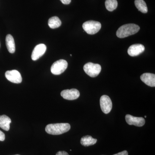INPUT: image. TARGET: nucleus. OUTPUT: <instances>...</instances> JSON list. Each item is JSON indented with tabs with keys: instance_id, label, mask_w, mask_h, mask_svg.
<instances>
[{
	"instance_id": "f257e3e1",
	"label": "nucleus",
	"mask_w": 155,
	"mask_h": 155,
	"mask_svg": "<svg viewBox=\"0 0 155 155\" xmlns=\"http://www.w3.org/2000/svg\"><path fill=\"white\" fill-rule=\"evenodd\" d=\"M71 126L69 123H56L47 125L45 130L47 133L52 135H60L68 132Z\"/></svg>"
},
{
	"instance_id": "f03ea898",
	"label": "nucleus",
	"mask_w": 155,
	"mask_h": 155,
	"mask_svg": "<svg viewBox=\"0 0 155 155\" xmlns=\"http://www.w3.org/2000/svg\"><path fill=\"white\" fill-rule=\"evenodd\" d=\"M140 28L135 24H125L119 27L116 32V35L119 38H124L137 33Z\"/></svg>"
},
{
	"instance_id": "7ed1b4c3",
	"label": "nucleus",
	"mask_w": 155,
	"mask_h": 155,
	"mask_svg": "<svg viewBox=\"0 0 155 155\" xmlns=\"http://www.w3.org/2000/svg\"><path fill=\"white\" fill-rule=\"evenodd\" d=\"M84 30L89 35H94L97 33L101 27V25L97 21L90 20L83 23L82 25Z\"/></svg>"
},
{
	"instance_id": "20e7f679",
	"label": "nucleus",
	"mask_w": 155,
	"mask_h": 155,
	"mask_svg": "<svg viewBox=\"0 0 155 155\" xmlns=\"http://www.w3.org/2000/svg\"><path fill=\"white\" fill-rule=\"evenodd\" d=\"M84 70L85 73L90 77H97L100 74L101 70V67L98 64L88 63L84 66Z\"/></svg>"
},
{
	"instance_id": "39448f33",
	"label": "nucleus",
	"mask_w": 155,
	"mask_h": 155,
	"mask_svg": "<svg viewBox=\"0 0 155 155\" xmlns=\"http://www.w3.org/2000/svg\"><path fill=\"white\" fill-rule=\"evenodd\" d=\"M68 67V63L65 60H58L56 61L51 67V72L54 75H59L62 74L66 70Z\"/></svg>"
},
{
	"instance_id": "423d86ee",
	"label": "nucleus",
	"mask_w": 155,
	"mask_h": 155,
	"mask_svg": "<svg viewBox=\"0 0 155 155\" xmlns=\"http://www.w3.org/2000/svg\"><path fill=\"white\" fill-rule=\"evenodd\" d=\"M100 105L102 111L104 114H108L110 113L113 107L112 101L110 97L106 95L101 97L100 99Z\"/></svg>"
},
{
	"instance_id": "0eeeda50",
	"label": "nucleus",
	"mask_w": 155,
	"mask_h": 155,
	"mask_svg": "<svg viewBox=\"0 0 155 155\" xmlns=\"http://www.w3.org/2000/svg\"><path fill=\"white\" fill-rule=\"evenodd\" d=\"M5 75L7 79L12 83H20L22 81V76L17 70L7 71Z\"/></svg>"
},
{
	"instance_id": "6e6552de",
	"label": "nucleus",
	"mask_w": 155,
	"mask_h": 155,
	"mask_svg": "<svg viewBox=\"0 0 155 155\" xmlns=\"http://www.w3.org/2000/svg\"><path fill=\"white\" fill-rule=\"evenodd\" d=\"M125 120L128 125H135L137 127L143 126L145 123V120L143 117H134L129 114L126 115Z\"/></svg>"
},
{
	"instance_id": "1a4fd4ad",
	"label": "nucleus",
	"mask_w": 155,
	"mask_h": 155,
	"mask_svg": "<svg viewBox=\"0 0 155 155\" xmlns=\"http://www.w3.org/2000/svg\"><path fill=\"white\" fill-rule=\"evenodd\" d=\"M61 96L65 99L72 101L78 98L80 96V93L76 89L65 90L61 92Z\"/></svg>"
},
{
	"instance_id": "9d476101",
	"label": "nucleus",
	"mask_w": 155,
	"mask_h": 155,
	"mask_svg": "<svg viewBox=\"0 0 155 155\" xmlns=\"http://www.w3.org/2000/svg\"><path fill=\"white\" fill-rule=\"evenodd\" d=\"M47 49V47L43 44H40L37 45L34 49L32 54H31V59L33 61H36L39 58L42 57L45 53Z\"/></svg>"
},
{
	"instance_id": "9b49d317",
	"label": "nucleus",
	"mask_w": 155,
	"mask_h": 155,
	"mask_svg": "<svg viewBox=\"0 0 155 155\" xmlns=\"http://www.w3.org/2000/svg\"><path fill=\"white\" fill-rule=\"evenodd\" d=\"M145 48L143 45L134 44L132 45L128 48L127 53L131 57H135L143 52Z\"/></svg>"
},
{
	"instance_id": "f8f14e48",
	"label": "nucleus",
	"mask_w": 155,
	"mask_h": 155,
	"mask_svg": "<svg viewBox=\"0 0 155 155\" xmlns=\"http://www.w3.org/2000/svg\"><path fill=\"white\" fill-rule=\"evenodd\" d=\"M140 79L148 86L154 87H155V75L150 73H143L140 76Z\"/></svg>"
},
{
	"instance_id": "ddd939ff",
	"label": "nucleus",
	"mask_w": 155,
	"mask_h": 155,
	"mask_svg": "<svg viewBox=\"0 0 155 155\" xmlns=\"http://www.w3.org/2000/svg\"><path fill=\"white\" fill-rule=\"evenodd\" d=\"M11 122V119L8 116L5 115L0 116V127L3 130L8 131Z\"/></svg>"
},
{
	"instance_id": "4468645a",
	"label": "nucleus",
	"mask_w": 155,
	"mask_h": 155,
	"mask_svg": "<svg viewBox=\"0 0 155 155\" xmlns=\"http://www.w3.org/2000/svg\"><path fill=\"white\" fill-rule=\"evenodd\" d=\"M6 44L7 49L10 53L13 54L15 51V44L12 35L8 34L6 36Z\"/></svg>"
},
{
	"instance_id": "2eb2a0df",
	"label": "nucleus",
	"mask_w": 155,
	"mask_h": 155,
	"mask_svg": "<svg viewBox=\"0 0 155 155\" xmlns=\"http://www.w3.org/2000/svg\"><path fill=\"white\" fill-rule=\"evenodd\" d=\"M97 139L93 138L90 135L84 136L81 140V143L84 147H88L93 145L96 143Z\"/></svg>"
},
{
	"instance_id": "dca6fc26",
	"label": "nucleus",
	"mask_w": 155,
	"mask_h": 155,
	"mask_svg": "<svg viewBox=\"0 0 155 155\" xmlns=\"http://www.w3.org/2000/svg\"><path fill=\"white\" fill-rule=\"evenodd\" d=\"M61 20L58 17H53L50 18L48 22L50 28L54 29L60 27L61 25Z\"/></svg>"
},
{
	"instance_id": "f3484780",
	"label": "nucleus",
	"mask_w": 155,
	"mask_h": 155,
	"mask_svg": "<svg viewBox=\"0 0 155 155\" xmlns=\"http://www.w3.org/2000/svg\"><path fill=\"white\" fill-rule=\"evenodd\" d=\"M134 4L139 11L144 14L147 12V7L145 2L143 0H135Z\"/></svg>"
},
{
	"instance_id": "a211bd4d",
	"label": "nucleus",
	"mask_w": 155,
	"mask_h": 155,
	"mask_svg": "<svg viewBox=\"0 0 155 155\" xmlns=\"http://www.w3.org/2000/svg\"><path fill=\"white\" fill-rule=\"evenodd\" d=\"M105 4L106 8L110 11H114L118 6L117 0H106Z\"/></svg>"
},
{
	"instance_id": "6ab92c4d",
	"label": "nucleus",
	"mask_w": 155,
	"mask_h": 155,
	"mask_svg": "<svg viewBox=\"0 0 155 155\" xmlns=\"http://www.w3.org/2000/svg\"><path fill=\"white\" fill-rule=\"evenodd\" d=\"M5 138V134L0 130V141H4Z\"/></svg>"
},
{
	"instance_id": "aec40b11",
	"label": "nucleus",
	"mask_w": 155,
	"mask_h": 155,
	"mask_svg": "<svg viewBox=\"0 0 155 155\" xmlns=\"http://www.w3.org/2000/svg\"><path fill=\"white\" fill-rule=\"evenodd\" d=\"M56 155H69L67 152L64 151H61L57 153Z\"/></svg>"
},
{
	"instance_id": "412c9836",
	"label": "nucleus",
	"mask_w": 155,
	"mask_h": 155,
	"mask_svg": "<svg viewBox=\"0 0 155 155\" xmlns=\"http://www.w3.org/2000/svg\"><path fill=\"white\" fill-rule=\"evenodd\" d=\"M128 152L126 150L123 151L121 152H120L119 153H118L116 154H114L113 155H128Z\"/></svg>"
},
{
	"instance_id": "4be33fe9",
	"label": "nucleus",
	"mask_w": 155,
	"mask_h": 155,
	"mask_svg": "<svg viewBox=\"0 0 155 155\" xmlns=\"http://www.w3.org/2000/svg\"><path fill=\"white\" fill-rule=\"evenodd\" d=\"M64 5H69L71 3V0H60Z\"/></svg>"
},
{
	"instance_id": "5701e85b",
	"label": "nucleus",
	"mask_w": 155,
	"mask_h": 155,
	"mask_svg": "<svg viewBox=\"0 0 155 155\" xmlns=\"http://www.w3.org/2000/svg\"><path fill=\"white\" fill-rule=\"evenodd\" d=\"M145 118H146L147 116H145Z\"/></svg>"
},
{
	"instance_id": "b1692460",
	"label": "nucleus",
	"mask_w": 155,
	"mask_h": 155,
	"mask_svg": "<svg viewBox=\"0 0 155 155\" xmlns=\"http://www.w3.org/2000/svg\"><path fill=\"white\" fill-rule=\"evenodd\" d=\"M19 155V154H16V155Z\"/></svg>"
}]
</instances>
